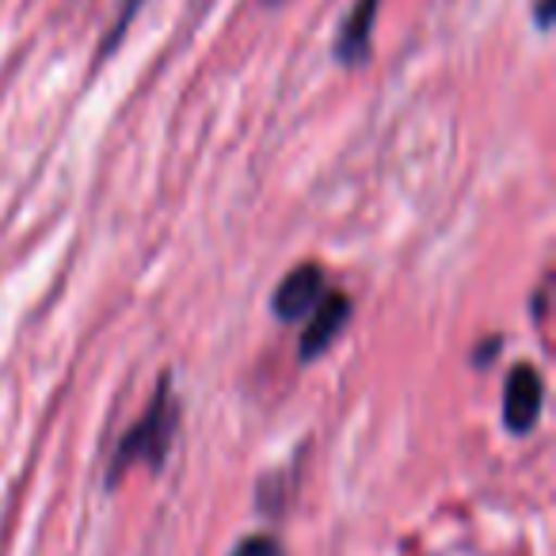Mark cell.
Returning <instances> with one entry per match:
<instances>
[{
  "instance_id": "cell-1",
  "label": "cell",
  "mask_w": 556,
  "mask_h": 556,
  "mask_svg": "<svg viewBox=\"0 0 556 556\" xmlns=\"http://www.w3.org/2000/svg\"><path fill=\"white\" fill-rule=\"evenodd\" d=\"M176 424H179V408H176V396H172V381L164 378L161 386H156L149 412L123 434V442H118L115 457H111V472H108L111 484H118V477L138 462H146L149 469H161L172 450V439H176Z\"/></svg>"
},
{
  "instance_id": "cell-2",
  "label": "cell",
  "mask_w": 556,
  "mask_h": 556,
  "mask_svg": "<svg viewBox=\"0 0 556 556\" xmlns=\"http://www.w3.org/2000/svg\"><path fill=\"white\" fill-rule=\"evenodd\" d=\"M320 298H325V270H320L317 263H302V267H294L275 287L270 309H275L278 320L294 325V320H305L313 309H317Z\"/></svg>"
},
{
  "instance_id": "cell-3",
  "label": "cell",
  "mask_w": 556,
  "mask_h": 556,
  "mask_svg": "<svg viewBox=\"0 0 556 556\" xmlns=\"http://www.w3.org/2000/svg\"><path fill=\"white\" fill-rule=\"evenodd\" d=\"M541 404H545V386H541V374L533 366H515L507 374V386H503V424L507 431L526 434L538 427Z\"/></svg>"
},
{
  "instance_id": "cell-4",
  "label": "cell",
  "mask_w": 556,
  "mask_h": 556,
  "mask_svg": "<svg viewBox=\"0 0 556 556\" xmlns=\"http://www.w3.org/2000/svg\"><path fill=\"white\" fill-rule=\"evenodd\" d=\"M348 313H351V302L348 294H325L317 302V309L309 313V325H305L302 332V358H317L325 355L328 348H332V340L343 332V325H348Z\"/></svg>"
},
{
  "instance_id": "cell-5",
  "label": "cell",
  "mask_w": 556,
  "mask_h": 556,
  "mask_svg": "<svg viewBox=\"0 0 556 556\" xmlns=\"http://www.w3.org/2000/svg\"><path fill=\"white\" fill-rule=\"evenodd\" d=\"M378 16V0H358V9L351 12V20L340 27V39H336V58L348 65H358L370 54V27Z\"/></svg>"
},
{
  "instance_id": "cell-6",
  "label": "cell",
  "mask_w": 556,
  "mask_h": 556,
  "mask_svg": "<svg viewBox=\"0 0 556 556\" xmlns=\"http://www.w3.org/2000/svg\"><path fill=\"white\" fill-rule=\"evenodd\" d=\"M232 556H282V545H278L270 533H255V538H244L237 548H232Z\"/></svg>"
}]
</instances>
